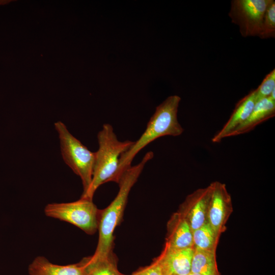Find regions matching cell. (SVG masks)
<instances>
[{
	"instance_id": "6da1fadb",
	"label": "cell",
	"mask_w": 275,
	"mask_h": 275,
	"mask_svg": "<svg viewBox=\"0 0 275 275\" xmlns=\"http://www.w3.org/2000/svg\"><path fill=\"white\" fill-rule=\"evenodd\" d=\"M153 155V152H147L138 164L125 171L118 183L119 190L116 197L106 208L100 210L98 242L93 257L102 258L112 255L114 232L122 217L129 192Z\"/></svg>"
},
{
	"instance_id": "7a4b0ae2",
	"label": "cell",
	"mask_w": 275,
	"mask_h": 275,
	"mask_svg": "<svg viewBox=\"0 0 275 275\" xmlns=\"http://www.w3.org/2000/svg\"><path fill=\"white\" fill-rule=\"evenodd\" d=\"M181 98L177 95L168 97L157 106L140 138L120 156L116 177L118 183L122 175L131 166L135 155L144 147L158 138L166 135L177 136L184 129L177 119Z\"/></svg>"
},
{
	"instance_id": "3957f363",
	"label": "cell",
	"mask_w": 275,
	"mask_h": 275,
	"mask_svg": "<svg viewBox=\"0 0 275 275\" xmlns=\"http://www.w3.org/2000/svg\"><path fill=\"white\" fill-rule=\"evenodd\" d=\"M99 148L95 152L92 179L87 190L80 198L93 199L97 188L102 184L113 181L116 177L121 155L134 143L131 141H119L111 124H103L97 134Z\"/></svg>"
},
{
	"instance_id": "277c9868",
	"label": "cell",
	"mask_w": 275,
	"mask_h": 275,
	"mask_svg": "<svg viewBox=\"0 0 275 275\" xmlns=\"http://www.w3.org/2000/svg\"><path fill=\"white\" fill-rule=\"evenodd\" d=\"M59 135L62 158L82 181L83 193L89 187L93 176L95 152L91 151L74 137L61 121L54 123Z\"/></svg>"
},
{
	"instance_id": "5b68a950",
	"label": "cell",
	"mask_w": 275,
	"mask_h": 275,
	"mask_svg": "<svg viewBox=\"0 0 275 275\" xmlns=\"http://www.w3.org/2000/svg\"><path fill=\"white\" fill-rule=\"evenodd\" d=\"M46 216L71 224L89 235L98 230L100 210L92 199L80 198L77 201L50 203L44 208Z\"/></svg>"
},
{
	"instance_id": "8992f818",
	"label": "cell",
	"mask_w": 275,
	"mask_h": 275,
	"mask_svg": "<svg viewBox=\"0 0 275 275\" xmlns=\"http://www.w3.org/2000/svg\"><path fill=\"white\" fill-rule=\"evenodd\" d=\"M271 0H234L229 15L244 37L259 36L264 15Z\"/></svg>"
},
{
	"instance_id": "52a82bcc",
	"label": "cell",
	"mask_w": 275,
	"mask_h": 275,
	"mask_svg": "<svg viewBox=\"0 0 275 275\" xmlns=\"http://www.w3.org/2000/svg\"><path fill=\"white\" fill-rule=\"evenodd\" d=\"M210 185L207 222L221 235L225 231L226 223L233 211L232 199L224 183L214 181Z\"/></svg>"
},
{
	"instance_id": "ba28073f",
	"label": "cell",
	"mask_w": 275,
	"mask_h": 275,
	"mask_svg": "<svg viewBox=\"0 0 275 275\" xmlns=\"http://www.w3.org/2000/svg\"><path fill=\"white\" fill-rule=\"evenodd\" d=\"M211 186L199 188L188 195L180 206L178 212L185 218L192 231L207 222Z\"/></svg>"
},
{
	"instance_id": "9c48e42d",
	"label": "cell",
	"mask_w": 275,
	"mask_h": 275,
	"mask_svg": "<svg viewBox=\"0 0 275 275\" xmlns=\"http://www.w3.org/2000/svg\"><path fill=\"white\" fill-rule=\"evenodd\" d=\"M194 248L173 249L164 246L157 258L163 275H187L190 272Z\"/></svg>"
},
{
	"instance_id": "30bf717a",
	"label": "cell",
	"mask_w": 275,
	"mask_h": 275,
	"mask_svg": "<svg viewBox=\"0 0 275 275\" xmlns=\"http://www.w3.org/2000/svg\"><path fill=\"white\" fill-rule=\"evenodd\" d=\"M165 246L173 249L194 248L193 231L185 218L178 211L167 224Z\"/></svg>"
},
{
	"instance_id": "8fae6325",
	"label": "cell",
	"mask_w": 275,
	"mask_h": 275,
	"mask_svg": "<svg viewBox=\"0 0 275 275\" xmlns=\"http://www.w3.org/2000/svg\"><path fill=\"white\" fill-rule=\"evenodd\" d=\"M255 90L251 91L236 104L230 118L222 129L212 138L213 143L220 142L242 124L249 117L255 104Z\"/></svg>"
},
{
	"instance_id": "7c38bea8",
	"label": "cell",
	"mask_w": 275,
	"mask_h": 275,
	"mask_svg": "<svg viewBox=\"0 0 275 275\" xmlns=\"http://www.w3.org/2000/svg\"><path fill=\"white\" fill-rule=\"evenodd\" d=\"M275 115V100L271 97L265 98L256 103L247 119L236 128L230 136L246 133L257 125L273 117Z\"/></svg>"
},
{
	"instance_id": "4fadbf2b",
	"label": "cell",
	"mask_w": 275,
	"mask_h": 275,
	"mask_svg": "<svg viewBox=\"0 0 275 275\" xmlns=\"http://www.w3.org/2000/svg\"><path fill=\"white\" fill-rule=\"evenodd\" d=\"M30 275H87L80 262L60 265L50 262L43 256H38L29 265Z\"/></svg>"
},
{
	"instance_id": "5bb4252c",
	"label": "cell",
	"mask_w": 275,
	"mask_h": 275,
	"mask_svg": "<svg viewBox=\"0 0 275 275\" xmlns=\"http://www.w3.org/2000/svg\"><path fill=\"white\" fill-rule=\"evenodd\" d=\"M190 272L201 275H221L217 266L216 251L194 248Z\"/></svg>"
},
{
	"instance_id": "9a60e30c",
	"label": "cell",
	"mask_w": 275,
	"mask_h": 275,
	"mask_svg": "<svg viewBox=\"0 0 275 275\" xmlns=\"http://www.w3.org/2000/svg\"><path fill=\"white\" fill-rule=\"evenodd\" d=\"M79 262L87 275H124L119 271L112 255L102 258L85 257Z\"/></svg>"
},
{
	"instance_id": "2e32d148",
	"label": "cell",
	"mask_w": 275,
	"mask_h": 275,
	"mask_svg": "<svg viewBox=\"0 0 275 275\" xmlns=\"http://www.w3.org/2000/svg\"><path fill=\"white\" fill-rule=\"evenodd\" d=\"M220 236L207 222L201 227L193 231L194 248L216 251Z\"/></svg>"
},
{
	"instance_id": "e0dca14e",
	"label": "cell",
	"mask_w": 275,
	"mask_h": 275,
	"mask_svg": "<svg viewBox=\"0 0 275 275\" xmlns=\"http://www.w3.org/2000/svg\"><path fill=\"white\" fill-rule=\"evenodd\" d=\"M274 36L275 1L271 0L265 11L259 37L261 39H267L274 38Z\"/></svg>"
},
{
	"instance_id": "ac0fdd59",
	"label": "cell",
	"mask_w": 275,
	"mask_h": 275,
	"mask_svg": "<svg viewBox=\"0 0 275 275\" xmlns=\"http://www.w3.org/2000/svg\"><path fill=\"white\" fill-rule=\"evenodd\" d=\"M275 89V69L266 75L261 84L255 89L256 102L268 97Z\"/></svg>"
},
{
	"instance_id": "d6986e66",
	"label": "cell",
	"mask_w": 275,
	"mask_h": 275,
	"mask_svg": "<svg viewBox=\"0 0 275 275\" xmlns=\"http://www.w3.org/2000/svg\"><path fill=\"white\" fill-rule=\"evenodd\" d=\"M130 275H163L159 260L156 258L150 265L142 268Z\"/></svg>"
},
{
	"instance_id": "ffe728a7",
	"label": "cell",
	"mask_w": 275,
	"mask_h": 275,
	"mask_svg": "<svg viewBox=\"0 0 275 275\" xmlns=\"http://www.w3.org/2000/svg\"><path fill=\"white\" fill-rule=\"evenodd\" d=\"M187 275H201L200 274H198V273H194V272H190V273H189Z\"/></svg>"
},
{
	"instance_id": "44dd1931",
	"label": "cell",
	"mask_w": 275,
	"mask_h": 275,
	"mask_svg": "<svg viewBox=\"0 0 275 275\" xmlns=\"http://www.w3.org/2000/svg\"><path fill=\"white\" fill-rule=\"evenodd\" d=\"M0 5H1V1H0Z\"/></svg>"
}]
</instances>
